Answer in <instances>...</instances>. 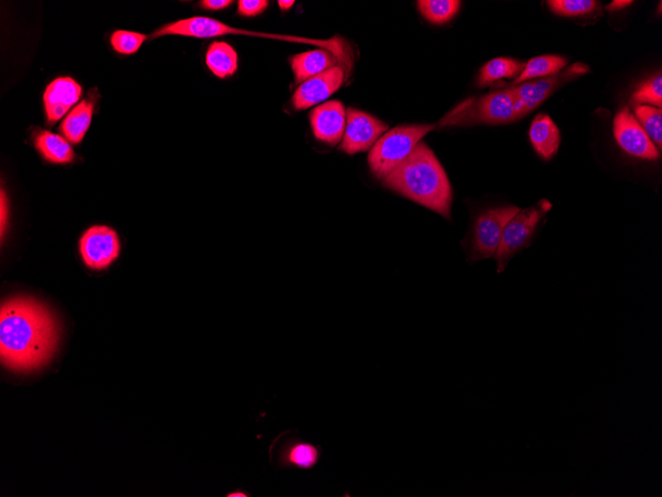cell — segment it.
Instances as JSON below:
<instances>
[{
    "label": "cell",
    "mask_w": 662,
    "mask_h": 497,
    "mask_svg": "<svg viewBox=\"0 0 662 497\" xmlns=\"http://www.w3.org/2000/svg\"><path fill=\"white\" fill-rule=\"evenodd\" d=\"M525 63L510 58H495L481 69L479 84L486 87L502 79H513L519 76L525 68Z\"/></svg>",
    "instance_id": "cell-21"
},
{
    "label": "cell",
    "mask_w": 662,
    "mask_h": 497,
    "mask_svg": "<svg viewBox=\"0 0 662 497\" xmlns=\"http://www.w3.org/2000/svg\"><path fill=\"white\" fill-rule=\"evenodd\" d=\"M568 61L564 57L557 55H546L533 58L525 65V68L519 76L516 78L512 85L522 84L524 82L538 78H547L566 68Z\"/></svg>",
    "instance_id": "cell-20"
},
{
    "label": "cell",
    "mask_w": 662,
    "mask_h": 497,
    "mask_svg": "<svg viewBox=\"0 0 662 497\" xmlns=\"http://www.w3.org/2000/svg\"><path fill=\"white\" fill-rule=\"evenodd\" d=\"M278 4L283 12H287L295 4V2L294 0H290V2H287V0H279Z\"/></svg>",
    "instance_id": "cell-31"
},
{
    "label": "cell",
    "mask_w": 662,
    "mask_h": 497,
    "mask_svg": "<svg viewBox=\"0 0 662 497\" xmlns=\"http://www.w3.org/2000/svg\"><path fill=\"white\" fill-rule=\"evenodd\" d=\"M345 82V70L340 66L326 70L307 80L297 89L292 104L297 111H304L325 101L333 95Z\"/></svg>",
    "instance_id": "cell-11"
},
{
    "label": "cell",
    "mask_w": 662,
    "mask_h": 497,
    "mask_svg": "<svg viewBox=\"0 0 662 497\" xmlns=\"http://www.w3.org/2000/svg\"><path fill=\"white\" fill-rule=\"evenodd\" d=\"M527 114L524 105L507 87L461 103L439 122V127L497 126L518 121Z\"/></svg>",
    "instance_id": "cell-3"
},
{
    "label": "cell",
    "mask_w": 662,
    "mask_h": 497,
    "mask_svg": "<svg viewBox=\"0 0 662 497\" xmlns=\"http://www.w3.org/2000/svg\"><path fill=\"white\" fill-rule=\"evenodd\" d=\"M147 38L141 33L119 30L113 33L111 43L116 52L131 55L138 51Z\"/></svg>",
    "instance_id": "cell-26"
},
{
    "label": "cell",
    "mask_w": 662,
    "mask_h": 497,
    "mask_svg": "<svg viewBox=\"0 0 662 497\" xmlns=\"http://www.w3.org/2000/svg\"><path fill=\"white\" fill-rule=\"evenodd\" d=\"M614 136L617 144L627 154L643 160L659 159L658 149L627 107H624L616 115Z\"/></svg>",
    "instance_id": "cell-9"
},
{
    "label": "cell",
    "mask_w": 662,
    "mask_h": 497,
    "mask_svg": "<svg viewBox=\"0 0 662 497\" xmlns=\"http://www.w3.org/2000/svg\"><path fill=\"white\" fill-rule=\"evenodd\" d=\"M309 120L316 139L331 146L342 140L347 127V113L340 102L331 101L316 106L309 114Z\"/></svg>",
    "instance_id": "cell-12"
},
{
    "label": "cell",
    "mask_w": 662,
    "mask_h": 497,
    "mask_svg": "<svg viewBox=\"0 0 662 497\" xmlns=\"http://www.w3.org/2000/svg\"><path fill=\"white\" fill-rule=\"evenodd\" d=\"M435 128L437 126L433 124H412L387 131L374 144L368 156L373 175L381 180L386 178L407 159L421 140Z\"/></svg>",
    "instance_id": "cell-4"
},
{
    "label": "cell",
    "mask_w": 662,
    "mask_h": 497,
    "mask_svg": "<svg viewBox=\"0 0 662 497\" xmlns=\"http://www.w3.org/2000/svg\"><path fill=\"white\" fill-rule=\"evenodd\" d=\"M632 104L642 105V104H650L661 109L662 106V76L661 73L656 74L650 80L644 82L638 89L635 90L631 99Z\"/></svg>",
    "instance_id": "cell-24"
},
{
    "label": "cell",
    "mask_w": 662,
    "mask_h": 497,
    "mask_svg": "<svg viewBox=\"0 0 662 497\" xmlns=\"http://www.w3.org/2000/svg\"><path fill=\"white\" fill-rule=\"evenodd\" d=\"M550 11L563 16L589 14L596 10L597 2L593 0H549L547 3Z\"/></svg>",
    "instance_id": "cell-25"
},
{
    "label": "cell",
    "mask_w": 662,
    "mask_h": 497,
    "mask_svg": "<svg viewBox=\"0 0 662 497\" xmlns=\"http://www.w3.org/2000/svg\"><path fill=\"white\" fill-rule=\"evenodd\" d=\"M339 59L331 51L323 49L313 50L292 58L291 65L295 74L296 84H303L308 79L335 67Z\"/></svg>",
    "instance_id": "cell-14"
},
{
    "label": "cell",
    "mask_w": 662,
    "mask_h": 497,
    "mask_svg": "<svg viewBox=\"0 0 662 497\" xmlns=\"http://www.w3.org/2000/svg\"><path fill=\"white\" fill-rule=\"evenodd\" d=\"M35 146L49 162L66 164L74 159V152L68 140L52 132L41 131L35 138Z\"/></svg>",
    "instance_id": "cell-19"
},
{
    "label": "cell",
    "mask_w": 662,
    "mask_h": 497,
    "mask_svg": "<svg viewBox=\"0 0 662 497\" xmlns=\"http://www.w3.org/2000/svg\"><path fill=\"white\" fill-rule=\"evenodd\" d=\"M321 446L305 442L300 439H292L280 454L282 466L300 470H311L320 462Z\"/></svg>",
    "instance_id": "cell-16"
},
{
    "label": "cell",
    "mask_w": 662,
    "mask_h": 497,
    "mask_svg": "<svg viewBox=\"0 0 662 497\" xmlns=\"http://www.w3.org/2000/svg\"><path fill=\"white\" fill-rule=\"evenodd\" d=\"M384 186L443 218H451L452 190L440 162L424 143L383 179Z\"/></svg>",
    "instance_id": "cell-2"
},
{
    "label": "cell",
    "mask_w": 662,
    "mask_h": 497,
    "mask_svg": "<svg viewBox=\"0 0 662 497\" xmlns=\"http://www.w3.org/2000/svg\"><path fill=\"white\" fill-rule=\"evenodd\" d=\"M633 2L631 0H615V2L607 5V11L610 12H615L623 10V8L631 5Z\"/></svg>",
    "instance_id": "cell-29"
},
{
    "label": "cell",
    "mask_w": 662,
    "mask_h": 497,
    "mask_svg": "<svg viewBox=\"0 0 662 497\" xmlns=\"http://www.w3.org/2000/svg\"><path fill=\"white\" fill-rule=\"evenodd\" d=\"M268 5L269 2L266 0H239L238 13L246 18H253L263 13Z\"/></svg>",
    "instance_id": "cell-27"
},
{
    "label": "cell",
    "mask_w": 662,
    "mask_h": 497,
    "mask_svg": "<svg viewBox=\"0 0 662 497\" xmlns=\"http://www.w3.org/2000/svg\"><path fill=\"white\" fill-rule=\"evenodd\" d=\"M530 139L534 151L544 160H550L558 151L559 130L548 114L536 115L530 128Z\"/></svg>",
    "instance_id": "cell-15"
},
{
    "label": "cell",
    "mask_w": 662,
    "mask_h": 497,
    "mask_svg": "<svg viewBox=\"0 0 662 497\" xmlns=\"http://www.w3.org/2000/svg\"><path fill=\"white\" fill-rule=\"evenodd\" d=\"M0 208H2V214H0V217H2V236L4 233V227H5V220L7 218V204L5 201V194L4 190H2V206H0Z\"/></svg>",
    "instance_id": "cell-30"
},
{
    "label": "cell",
    "mask_w": 662,
    "mask_h": 497,
    "mask_svg": "<svg viewBox=\"0 0 662 497\" xmlns=\"http://www.w3.org/2000/svg\"><path fill=\"white\" fill-rule=\"evenodd\" d=\"M82 87L69 77L58 78L50 84L44 94V105L49 124L63 119L79 102Z\"/></svg>",
    "instance_id": "cell-13"
},
{
    "label": "cell",
    "mask_w": 662,
    "mask_h": 497,
    "mask_svg": "<svg viewBox=\"0 0 662 497\" xmlns=\"http://www.w3.org/2000/svg\"><path fill=\"white\" fill-rule=\"evenodd\" d=\"M387 130V124L370 114L349 107L340 149L350 155L365 152L373 147Z\"/></svg>",
    "instance_id": "cell-8"
},
{
    "label": "cell",
    "mask_w": 662,
    "mask_h": 497,
    "mask_svg": "<svg viewBox=\"0 0 662 497\" xmlns=\"http://www.w3.org/2000/svg\"><path fill=\"white\" fill-rule=\"evenodd\" d=\"M461 2L457 0H421L417 3L424 18L433 24H444L455 18Z\"/></svg>",
    "instance_id": "cell-22"
},
{
    "label": "cell",
    "mask_w": 662,
    "mask_h": 497,
    "mask_svg": "<svg viewBox=\"0 0 662 497\" xmlns=\"http://www.w3.org/2000/svg\"><path fill=\"white\" fill-rule=\"evenodd\" d=\"M94 99H83L66 115L61 124L60 131L68 142L78 144L85 137L94 114Z\"/></svg>",
    "instance_id": "cell-17"
},
{
    "label": "cell",
    "mask_w": 662,
    "mask_h": 497,
    "mask_svg": "<svg viewBox=\"0 0 662 497\" xmlns=\"http://www.w3.org/2000/svg\"><path fill=\"white\" fill-rule=\"evenodd\" d=\"M206 62L209 70L221 79L232 76L238 68V56L230 44L214 43L208 47Z\"/></svg>",
    "instance_id": "cell-18"
},
{
    "label": "cell",
    "mask_w": 662,
    "mask_h": 497,
    "mask_svg": "<svg viewBox=\"0 0 662 497\" xmlns=\"http://www.w3.org/2000/svg\"><path fill=\"white\" fill-rule=\"evenodd\" d=\"M521 210L515 206H501L482 212L474 221L464 247L472 262L494 258L498 251L502 231L510 219Z\"/></svg>",
    "instance_id": "cell-6"
},
{
    "label": "cell",
    "mask_w": 662,
    "mask_h": 497,
    "mask_svg": "<svg viewBox=\"0 0 662 497\" xmlns=\"http://www.w3.org/2000/svg\"><path fill=\"white\" fill-rule=\"evenodd\" d=\"M232 4L234 3L231 0H205V2L200 3V5L206 11L217 12L225 10Z\"/></svg>",
    "instance_id": "cell-28"
},
{
    "label": "cell",
    "mask_w": 662,
    "mask_h": 497,
    "mask_svg": "<svg viewBox=\"0 0 662 497\" xmlns=\"http://www.w3.org/2000/svg\"><path fill=\"white\" fill-rule=\"evenodd\" d=\"M58 341L56 319L43 304L25 296L3 303L0 358L8 370L30 374L44 368L53 359Z\"/></svg>",
    "instance_id": "cell-1"
},
{
    "label": "cell",
    "mask_w": 662,
    "mask_h": 497,
    "mask_svg": "<svg viewBox=\"0 0 662 497\" xmlns=\"http://www.w3.org/2000/svg\"><path fill=\"white\" fill-rule=\"evenodd\" d=\"M635 118L648 135L653 144L661 151L662 146V111L656 106L635 105Z\"/></svg>",
    "instance_id": "cell-23"
},
{
    "label": "cell",
    "mask_w": 662,
    "mask_h": 497,
    "mask_svg": "<svg viewBox=\"0 0 662 497\" xmlns=\"http://www.w3.org/2000/svg\"><path fill=\"white\" fill-rule=\"evenodd\" d=\"M83 261L91 269H105L120 256L121 242L116 231L105 226L89 229L81 239Z\"/></svg>",
    "instance_id": "cell-10"
},
{
    "label": "cell",
    "mask_w": 662,
    "mask_h": 497,
    "mask_svg": "<svg viewBox=\"0 0 662 497\" xmlns=\"http://www.w3.org/2000/svg\"><path fill=\"white\" fill-rule=\"evenodd\" d=\"M228 496H247V495H245V493H234L229 494Z\"/></svg>",
    "instance_id": "cell-32"
},
{
    "label": "cell",
    "mask_w": 662,
    "mask_h": 497,
    "mask_svg": "<svg viewBox=\"0 0 662 497\" xmlns=\"http://www.w3.org/2000/svg\"><path fill=\"white\" fill-rule=\"evenodd\" d=\"M588 71V65L577 63L564 69L555 76L538 79V81H527L522 82V84L510 85L509 88L512 90L518 101L524 105L526 113H531L561 86L582 76Z\"/></svg>",
    "instance_id": "cell-7"
},
{
    "label": "cell",
    "mask_w": 662,
    "mask_h": 497,
    "mask_svg": "<svg viewBox=\"0 0 662 497\" xmlns=\"http://www.w3.org/2000/svg\"><path fill=\"white\" fill-rule=\"evenodd\" d=\"M551 209L549 201L541 200L531 208L519 210L509 221L502 231L496 255L494 256L497 261L498 273H502L514 256L530 246L540 222Z\"/></svg>",
    "instance_id": "cell-5"
}]
</instances>
